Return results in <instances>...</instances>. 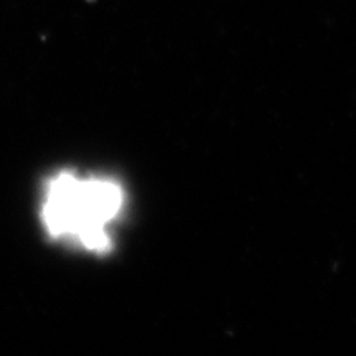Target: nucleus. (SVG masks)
<instances>
[{
  "label": "nucleus",
  "mask_w": 356,
  "mask_h": 356,
  "mask_svg": "<svg viewBox=\"0 0 356 356\" xmlns=\"http://www.w3.org/2000/svg\"><path fill=\"white\" fill-rule=\"evenodd\" d=\"M126 195L109 177L61 172L44 186L42 221L53 239L106 254L113 248L111 225L121 215Z\"/></svg>",
  "instance_id": "nucleus-1"
}]
</instances>
